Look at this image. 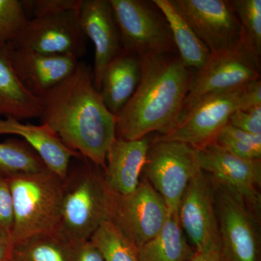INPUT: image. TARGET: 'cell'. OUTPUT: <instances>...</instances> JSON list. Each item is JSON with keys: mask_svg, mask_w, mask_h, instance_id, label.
I'll list each match as a JSON object with an SVG mask.
<instances>
[{"mask_svg": "<svg viewBox=\"0 0 261 261\" xmlns=\"http://www.w3.org/2000/svg\"><path fill=\"white\" fill-rule=\"evenodd\" d=\"M40 119L66 147L102 168L116 138V116L103 102L92 68L80 62L73 73L40 98Z\"/></svg>", "mask_w": 261, "mask_h": 261, "instance_id": "1", "label": "cell"}, {"mask_svg": "<svg viewBox=\"0 0 261 261\" xmlns=\"http://www.w3.org/2000/svg\"><path fill=\"white\" fill-rule=\"evenodd\" d=\"M138 87L116 116V137L135 140L154 132L166 133L182 111L194 71L176 53L140 57Z\"/></svg>", "mask_w": 261, "mask_h": 261, "instance_id": "2", "label": "cell"}, {"mask_svg": "<svg viewBox=\"0 0 261 261\" xmlns=\"http://www.w3.org/2000/svg\"><path fill=\"white\" fill-rule=\"evenodd\" d=\"M75 160L63 181L58 228L70 243L90 240L103 222L113 220L118 197L108 186L102 168L82 156Z\"/></svg>", "mask_w": 261, "mask_h": 261, "instance_id": "3", "label": "cell"}, {"mask_svg": "<svg viewBox=\"0 0 261 261\" xmlns=\"http://www.w3.org/2000/svg\"><path fill=\"white\" fill-rule=\"evenodd\" d=\"M261 106V80L202 98L179 116L166 133L154 140L176 141L200 147L214 141L238 110Z\"/></svg>", "mask_w": 261, "mask_h": 261, "instance_id": "4", "label": "cell"}, {"mask_svg": "<svg viewBox=\"0 0 261 261\" xmlns=\"http://www.w3.org/2000/svg\"><path fill=\"white\" fill-rule=\"evenodd\" d=\"M8 178L14 211L12 243L58 231L64 180L49 170Z\"/></svg>", "mask_w": 261, "mask_h": 261, "instance_id": "5", "label": "cell"}, {"mask_svg": "<svg viewBox=\"0 0 261 261\" xmlns=\"http://www.w3.org/2000/svg\"><path fill=\"white\" fill-rule=\"evenodd\" d=\"M122 49L140 57L177 53L167 20L152 1L109 0Z\"/></svg>", "mask_w": 261, "mask_h": 261, "instance_id": "6", "label": "cell"}, {"mask_svg": "<svg viewBox=\"0 0 261 261\" xmlns=\"http://www.w3.org/2000/svg\"><path fill=\"white\" fill-rule=\"evenodd\" d=\"M260 58L245 39L235 47L211 54L205 65L194 71L181 115L202 98L260 80Z\"/></svg>", "mask_w": 261, "mask_h": 261, "instance_id": "7", "label": "cell"}, {"mask_svg": "<svg viewBox=\"0 0 261 261\" xmlns=\"http://www.w3.org/2000/svg\"><path fill=\"white\" fill-rule=\"evenodd\" d=\"M200 170L195 147L176 141L154 139L142 173L163 197L169 212L178 214L187 185Z\"/></svg>", "mask_w": 261, "mask_h": 261, "instance_id": "8", "label": "cell"}, {"mask_svg": "<svg viewBox=\"0 0 261 261\" xmlns=\"http://www.w3.org/2000/svg\"><path fill=\"white\" fill-rule=\"evenodd\" d=\"M214 181L221 256L224 261H260V219L238 192Z\"/></svg>", "mask_w": 261, "mask_h": 261, "instance_id": "9", "label": "cell"}, {"mask_svg": "<svg viewBox=\"0 0 261 261\" xmlns=\"http://www.w3.org/2000/svg\"><path fill=\"white\" fill-rule=\"evenodd\" d=\"M182 229L196 252H220L219 224L215 204V185L200 170L187 185L178 211Z\"/></svg>", "mask_w": 261, "mask_h": 261, "instance_id": "10", "label": "cell"}, {"mask_svg": "<svg viewBox=\"0 0 261 261\" xmlns=\"http://www.w3.org/2000/svg\"><path fill=\"white\" fill-rule=\"evenodd\" d=\"M79 12L29 18L10 43L43 54L69 55L80 59L87 53V38L81 27Z\"/></svg>", "mask_w": 261, "mask_h": 261, "instance_id": "11", "label": "cell"}, {"mask_svg": "<svg viewBox=\"0 0 261 261\" xmlns=\"http://www.w3.org/2000/svg\"><path fill=\"white\" fill-rule=\"evenodd\" d=\"M172 1L211 54L235 47L245 39L231 1Z\"/></svg>", "mask_w": 261, "mask_h": 261, "instance_id": "12", "label": "cell"}, {"mask_svg": "<svg viewBox=\"0 0 261 261\" xmlns=\"http://www.w3.org/2000/svg\"><path fill=\"white\" fill-rule=\"evenodd\" d=\"M196 149L201 169L210 175L215 181L238 192L252 212L260 219V160L240 159L214 142Z\"/></svg>", "mask_w": 261, "mask_h": 261, "instance_id": "13", "label": "cell"}, {"mask_svg": "<svg viewBox=\"0 0 261 261\" xmlns=\"http://www.w3.org/2000/svg\"><path fill=\"white\" fill-rule=\"evenodd\" d=\"M169 214L163 197L145 178L132 193L118 195L113 220L139 249L161 231Z\"/></svg>", "mask_w": 261, "mask_h": 261, "instance_id": "14", "label": "cell"}, {"mask_svg": "<svg viewBox=\"0 0 261 261\" xmlns=\"http://www.w3.org/2000/svg\"><path fill=\"white\" fill-rule=\"evenodd\" d=\"M1 46L19 82L39 99L70 76L80 63L69 55L43 54L11 43Z\"/></svg>", "mask_w": 261, "mask_h": 261, "instance_id": "15", "label": "cell"}, {"mask_svg": "<svg viewBox=\"0 0 261 261\" xmlns=\"http://www.w3.org/2000/svg\"><path fill=\"white\" fill-rule=\"evenodd\" d=\"M79 17L86 37L94 44L92 71L99 91L106 66L122 50L119 32L109 0H82Z\"/></svg>", "mask_w": 261, "mask_h": 261, "instance_id": "16", "label": "cell"}, {"mask_svg": "<svg viewBox=\"0 0 261 261\" xmlns=\"http://www.w3.org/2000/svg\"><path fill=\"white\" fill-rule=\"evenodd\" d=\"M151 141L148 136L135 140L116 137L110 146L106 156L105 178L117 195H128L140 185Z\"/></svg>", "mask_w": 261, "mask_h": 261, "instance_id": "17", "label": "cell"}, {"mask_svg": "<svg viewBox=\"0 0 261 261\" xmlns=\"http://www.w3.org/2000/svg\"><path fill=\"white\" fill-rule=\"evenodd\" d=\"M3 135L22 137L48 169L63 180L67 177L72 160L82 156L66 147L58 136L43 123L37 126L14 118H0V136Z\"/></svg>", "mask_w": 261, "mask_h": 261, "instance_id": "18", "label": "cell"}, {"mask_svg": "<svg viewBox=\"0 0 261 261\" xmlns=\"http://www.w3.org/2000/svg\"><path fill=\"white\" fill-rule=\"evenodd\" d=\"M141 74L140 57L123 49L106 66L99 92L106 108L114 116L120 113L135 93Z\"/></svg>", "mask_w": 261, "mask_h": 261, "instance_id": "19", "label": "cell"}, {"mask_svg": "<svg viewBox=\"0 0 261 261\" xmlns=\"http://www.w3.org/2000/svg\"><path fill=\"white\" fill-rule=\"evenodd\" d=\"M41 99L27 92L19 82L4 48L0 46V118L18 121L40 118Z\"/></svg>", "mask_w": 261, "mask_h": 261, "instance_id": "20", "label": "cell"}, {"mask_svg": "<svg viewBox=\"0 0 261 261\" xmlns=\"http://www.w3.org/2000/svg\"><path fill=\"white\" fill-rule=\"evenodd\" d=\"M166 20L178 56L190 69L200 70L211 56V51L199 39L191 25L173 4L172 0H152Z\"/></svg>", "mask_w": 261, "mask_h": 261, "instance_id": "21", "label": "cell"}, {"mask_svg": "<svg viewBox=\"0 0 261 261\" xmlns=\"http://www.w3.org/2000/svg\"><path fill=\"white\" fill-rule=\"evenodd\" d=\"M195 252L187 241L178 214L171 213L161 231L138 249L140 261H191Z\"/></svg>", "mask_w": 261, "mask_h": 261, "instance_id": "22", "label": "cell"}, {"mask_svg": "<svg viewBox=\"0 0 261 261\" xmlns=\"http://www.w3.org/2000/svg\"><path fill=\"white\" fill-rule=\"evenodd\" d=\"M10 261H71V244L58 231L37 233L13 244Z\"/></svg>", "mask_w": 261, "mask_h": 261, "instance_id": "23", "label": "cell"}, {"mask_svg": "<svg viewBox=\"0 0 261 261\" xmlns=\"http://www.w3.org/2000/svg\"><path fill=\"white\" fill-rule=\"evenodd\" d=\"M46 170L49 169L25 141L11 138L0 142V174L10 177Z\"/></svg>", "mask_w": 261, "mask_h": 261, "instance_id": "24", "label": "cell"}, {"mask_svg": "<svg viewBox=\"0 0 261 261\" xmlns=\"http://www.w3.org/2000/svg\"><path fill=\"white\" fill-rule=\"evenodd\" d=\"M105 261H140L138 248L113 220L105 221L90 238Z\"/></svg>", "mask_w": 261, "mask_h": 261, "instance_id": "25", "label": "cell"}, {"mask_svg": "<svg viewBox=\"0 0 261 261\" xmlns=\"http://www.w3.org/2000/svg\"><path fill=\"white\" fill-rule=\"evenodd\" d=\"M212 142L240 159L257 161L261 159V135H252L229 123L218 132Z\"/></svg>", "mask_w": 261, "mask_h": 261, "instance_id": "26", "label": "cell"}, {"mask_svg": "<svg viewBox=\"0 0 261 261\" xmlns=\"http://www.w3.org/2000/svg\"><path fill=\"white\" fill-rule=\"evenodd\" d=\"M231 3L241 24L245 40L261 57L260 0H232Z\"/></svg>", "mask_w": 261, "mask_h": 261, "instance_id": "27", "label": "cell"}, {"mask_svg": "<svg viewBox=\"0 0 261 261\" xmlns=\"http://www.w3.org/2000/svg\"><path fill=\"white\" fill-rule=\"evenodd\" d=\"M28 20L20 0H0V46L13 42Z\"/></svg>", "mask_w": 261, "mask_h": 261, "instance_id": "28", "label": "cell"}, {"mask_svg": "<svg viewBox=\"0 0 261 261\" xmlns=\"http://www.w3.org/2000/svg\"><path fill=\"white\" fill-rule=\"evenodd\" d=\"M27 18H41L79 10L82 0H20Z\"/></svg>", "mask_w": 261, "mask_h": 261, "instance_id": "29", "label": "cell"}, {"mask_svg": "<svg viewBox=\"0 0 261 261\" xmlns=\"http://www.w3.org/2000/svg\"><path fill=\"white\" fill-rule=\"evenodd\" d=\"M13 226L14 211L9 180L0 174V236L11 240Z\"/></svg>", "mask_w": 261, "mask_h": 261, "instance_id": "30", "label": "cell"}, {"mask_svg": "<svg viewBox=\"0 0 261 261\" xmlns=\"http://www.w3.org/2000/svg\"><path fill=\"white\" fill-rule=\"evenodd\" d=\"M228 123L252 135H261V106L238 110L228 119Z\"/></svg>", "mask_w": 261, "mask_h": 261, "instance_id": "31", "label": "cell"}, {"mask_svg": "<svg viewBox=\"0 0 261 261\" xmlns=\"http://www.w3.org/2000/svg\"><path fill=\"white\" fill-rule=\"evenodd\" d=\"M71 244V261H105L102 253L90 240Z\"/></svg>", "mask_w": 261, "mask_h": 261, "instance_id": "32", "label": "cell"}, {"mask_svg": "<svg viewBox=\"0 0 261 261\" xmlns=\"http://www.w3.org/2000/svg\"><path fill=\"white\" fill-rule=\"evenodd\" d=\"M12 249L11 240L0 236V261H10Z\"/></svg>", "mask_w": 261, "mask_h": 261, "instance_id": "33", "label": "cell"}]
</instances>
